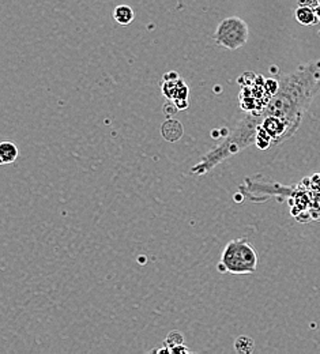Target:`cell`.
<instances>
[{
  "label": "cell",
  "instance_id": "obj_1",
  "mask_svg": "<svg viewBox=\"0 0 320 354\" xmlns=\"http://www.w3.org/2000/svg\"><path fill=\"white\" fill-rule=\"evenodd\" d=\"M320 91V60L302 64L294 71L281 76L277 91L264 107L260 116H272L300 127L304 115Z\"/></svg>",
  "mask_w": 320,
  "mask_h": 354
},
{
  "label": "cell",
  "instance_id": "obj_2",
  "mask_svg": "<svg viewBox=\"0 0 320 354\" xmlns=\"http://www.w3.org/2000/svg\"><path fill=\"white\" fill-rule=\"evenodd\" d=\"M258 252L247 238H236L225 245L218 263L219 273L235 275L254 274L258 269Z\"/></svg>",
  "mask_w": 320,
  "mask_h": 354
},
{
  "label": "cell",
  "instance_id": "obj_3",
  "mask_svg": "<svg viewBox=\"0 0 320 354\" xmlns=\"http://www.w3.org/2000/svg\"><path fill=\"white\" fill-rule=\"evenodd\" d=\"M249 37L248 25L240 17H227L218 23L214 41L227 50H237L247 44Z\"/></svg>",
  "mask_w": 320,
  "mask_h": 354
},
{
  "label": "cell",
  "instance_id": "obj_4",
  "mask_svg": "<svg viewBox=\"0 0 320 354\" xmlns=\"http://www.w3.org/2000/svg\"><path fill=\"white\" fill-rule=\"evenodd\" d=\"M162 94L169 99L170 103H173L177 109L188 108V87L182 82L181 78H178L176 72H170L164 76Z\"/></svg>",
  "mask_w": 320,
  "mask_h": 354
},
{
  "label": "cell",
  "instance_id": "obj_5",
  "mask_svg": "<svg viewBox=\"0 0 320 354\" xmlns=\"http://www.w3.org/2000/svg\"><path fill=\"white\" fill-rule=\"evenodd\" d=\"M317 0H298L297 7L294 10V18L302 26H316L319 23L317 18Z\"/></svg>",
  "mask_w": 320,
  "mask_h": 354
},
{
  "label": "cell",
  "instance_id": "obj_6",
  "mask_svg": "<svg viewBox=\"0 0 320 354\" xmlns=\"http://www.w3.org/2000/svg\"><path fill=\"white\" fill-rule=\"evenodd\" d=\"M182 132H184V130H182L181 123L174 120V119H168L161 126V135L168 142H177L182 136Z\"/></svg>",
  "mask_w": 320,
  "mask_h": 354
},
{
  "label": "cell",
  "instance_id": "obj_7",
  "mask_svg": "<svg viewBox=\"0 0 320 354\" xmlns=\"http://www.w3.org/2000/svg\"><path fill=\"white\" fill-rule=\"evenodd\" d=\"M18 158V147L13 142H0V166L9 165Z\"/></svg>",
  "mask_w": 320,
  "mask_h": 354
},
{
  "label": "cell",
  "instance_id": "obj_8",
  "mask_svg": "<svg viewBox=\"0 0 320 354\" xmlns=\"http://www.w3.org/2000/svg\"><path fill=\"white\" fill-rule=\"evenodd\" d=\"M235 349L237 353L240 354H249L252 353L255 349V342L252 338L247 335L239 336L235 342Z\"/></svg>",
  "mask_w": 320,
  "mask_h": 354
},
{
  "label": "cell",
  "instance_id": "obj_9",
  "mask_svg": "<svg viewBox=\"0 0 320 354\" xmlns=\"http://www.w3.org/2000/svg\"><path fill=\"white\" fill-rule=\"evenodd\" d=\"M184 345V338L178 331H172L169 335L166 336V341H165V347L164 349L158 350V351H164V353H170V350L176 347V346Z\"/></svg>",
  "mask_w": 320,
  "mask_h": 354
},
{
  "label": "cell",
  "instance_id": "obj_10",
  "mask_svg": "<svg viewBox=\"0 0 320 354\" xmlns=\"http://www.w3.org/2000/svg\"><path fill=\"white\" fill-rule=\"evenodd\" d=\"M115 19L121 25H128L133 19L132 10L127 7V6H119L115 10Z\"/></svg>",
  "mask_w": 320,
  "mask_h": 354
},
{
  "label": "cell",
  "instance_id": "obj_11",
  "mask_svg": "<svg viewBox=\"0 0 320 354\" xmlns=\"http://www.w3.org/2000/svg\"><path fill=\"white\" fill-rule=\"evenodd\" d=\"M316 13H317V18H319V22H320V2H319V5H317V9H316Z\"/></svg>",
  "mask_w": 320,
  "mask_h": 354
}]
</instances>
